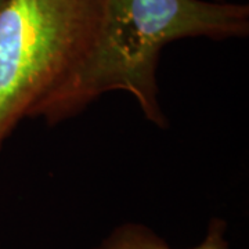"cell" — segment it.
<instances>
[{"mask_svg": "<svg viewBox=\"0 0 249 249\" xmlns=\"http://www.w3.org/2000/svg\"><path fill=\"white\" fill-rule=\"evenodd\" d=\"M227 223L214 217L211 220L204 240L193 248L186 249H231L226 238ZM93 249H175L166 241L142 223H124L115 227Z\"/></svg>", "mask_w": 249, "mask_h": 249, "instance_id": "3957f363", "label": "cell"}, {"mask_svg": "<svg viewBox=\"0 0 249 249\" xmlns=\"http://www.w3.org/2000/svg\"><path fill=\"white\" fill-rule=\"evenodd\" d=\"M219 1H227V0H219Z\"/></svg>", "mask_w": 249, "mask_h": 249, "instance_id": "5b68a950", "label": "cell"}, {"mask_svg": "<svg viewBox=\"0 0 249 249\" xmlns=\"http://www.w3.org/2000/svg\"><path fill=\"white\" fill-rule=\"evenodd\" d=\"M101 0H7L0 9V150L76 71Z\"/></svg>", "mask_w": 249, "mask_h": 249, "instance_id": "7a4b0ae2", "label": "cell"}, {"mask_svg": "<svg viewBox=\"0 0 249 249\" xmlns=\"http://www.w3.org/2000/svg\"><path fill=\"white\" fill-rule=\"evenodd\" d=\"M6 1H7V0H0V9L4 6V3H6Z\"/></svg>", "mask_w": 249, "mask_h": 249, "instance_id": "277c9868", "label": "cell"}, {"mask_svg": "<svg viewBox=\"0 0 249 249\" xmlns=\"http://www.w3.org/2000/svg\"><path fill=\"white\" fill-rule=\"evenodd\" d=\"M249 34L248 4L219 0H101L96 35L71 78L37 112L49 126L79 115L107 93L124 91L142 116L168 127L158 86L160 52L181 39L227 40Z\"/></svg>", "mask_w": 249, "mask_h": 249, "instance_id": "6da1fadb", "label": "cell"}]
</instances>
